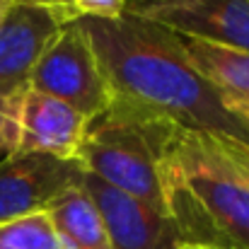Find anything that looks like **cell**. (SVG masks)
<instances>
[{
	"label": "cell",
	"instance_id": "obj_1",
	"mask_svg": "<svg viewBox=\"0 0 249 249\" xmlns=\"http://www.w3.org/2000/svg\"><path fill=\"white\" fill-rule=\"evenodd\" d=\"M80 22L109 87V107L249 143V128L194 71L179 34L128 12L114 19L80 17Z\"/></svg>",
	"mask_w": 249,
	"mask_h": 249
},
{
	"label": "cell",
	"instance_id": "obj_2",
	"mask_svg": "<svg viewBox=\"0 0 249 249\" xmlns=\"http://www.w3.org/2000/svg\"><path fill=\"white\" fill-rule=\"evenodd\" d=\"M160 181L165 211L186 245L249 249V186L208 133L174 126L160 155Z\"/></svg>",
	"mask_w": 249,
	"mask_h": 249
},
{
	"label": "cell",
	"instance_id": "obj_3",
	"mask_svg": "<svg viewBox=\"0 0 249 249\" xmlns=\"http://www.w3.org/2000/svg\"><path fill=\"white\" fill-rule=\"evenodd\" d=\"M172 128V124L160 119L124 107H107V111L89 124L75 160L83 172L104 184L165 211L160 155Z\"/></svg>",
	"mask_w": 249,
	"mask_h": 249
},
{
	"label": "cell",
	"instance_id": "obj_4",
	"mask_svg": "<svg viewBox=\"0 0 249 249\" xmlns=\"http://www.w3.org/2000/svg\"><path fill=\"white\" fill-rule=\"evenodd\" d=\"M29 87L71 104L92 124L109 107V87L80 17L63 22L41 51Z\"/></svg>",
	"mask_w": 249,
	"mask_h": 249
},
{
	"label": "cell",
	"instance_id": "obj_5",
	"mask_svg": "<svg viewBox=\"0 0 249 249\" xmlns=\"http://www.w3.org/2000/svg\"><path fill=\"white\" fill-rule=\"evenodd\" d=\"M126 12L179 36L249 53V0H126Z\"/></svg>",
	"mask_w": 249,
	"mask_h": 249
},
{
	"label": "cell",
	"instance_id": "obj_6",
	"mask_svg": "<svg viewBox=\"0 0 249 249\" xmlns=\"http://www.w3.org/2000/svg\"><path fill=\"white\" fill-rule=\"evenodd\" d=\"M80 186L99 211L109 249H179L184 237L165 211L83 172Z\"/></svg>",
	"mask_w": 249,
	"mask_h": 249
},
{
	"label": "cell",
	"instance_id": "obj_7",
	"mask_svg": "<svg viewBox=\"0 0 249 249\" xmlns=\"http://www.w3.org/2000/svg\"><path fill=\"white\" fill-rule=\"evenodd\" d=\"M78 160H61L41 153H7L0 160V223L44 211L63 189L78 184Z\"/></svg>",
	"mask_w": 249,
	"mask_h": 249
},
{
	"label": "cell",
	"instance_id": "obj_8",
	"mask_svg": "<svg viewBox=\"0 0 249 249\" xmlns=\"http://www.w3.org/2000/svg\"><path fill=\"white\" fill-rule=\"evenodd\" d=\"M71 19L75 17L61 10L32 0H12L0 22V97H12L29 87L32 71L49 39Z\"/></svg>",
	"mask_w": 249,
	"mask_h": 249
},
{
	"label": "cell",
	"instance_id": "obj_9",
	"mask_svg": "<svg viewBox=\"0 0 249 249\" xmlns=\"http://www.w3.org/2000/svg\"><path fill=\"white\" fill-rule=\"evenodd\" d=\"M89 121L71 104L27 87L19 97L17 150L75 160Z\"/></svg>",
	"mask_w": 249,
	"mask_h": 249
},
{
	"label": "cell",
	"instance_id": "obj_10",
	"mask_svg": "<svg viewBox=\"0 0 249 249\" xmlns=\"http://www.w3.org/2000/svg\"><path fill=\"white\" fill-rule=\"evenodd\" d=\"M61 249H109L97 206L78 184L63 189L44 208Z\"/></svg>",
	"mask_w": 249,
	"mask_h": 249
},
{
	"label": "cell",
	"instance_id": "obj_11",
	"mask_svg": "<svg viewBox=\"0 0 249 249\" xmlns=\"http://www.w3.org/2000/svg\"><path fill=\"white\" fill-rule=\"evenodd\" d=\"M181 49L194 71L223 97H249V53L181 36Z\"/></svg>",
	"mask_w": 249,
	"mask_h": 249
},
{
	"label": "cell",
	"instance_id": "obj_12",
	"mask_svg": "<svg viewBox=\"0 0 249 249\" xmlns=\"http://www.w3.org/2000/svg\"><path fill=\"white\" fill-rule=\"evenodd\" d=\"M0 249H58L51 220L44 211L0 223Z\"/></svg>",
	"mask_w": 249,
	"mask_h": 249
},
{
	"label": "cell",
	"instance_id": "obj_13",
	"mask_svg": "<svg viewBox=\"0 0 249 249\" xmlns=\"http://www.w3.org/2000/svg\"><path fill=\"white\" fill-rule=\"evenodd\" d=\"M19 94L0 97V153H15L19 138Z\"/></svg>",
	"mask_w": 249,
	"mask_h": 249
},
{
	"label": "cell",
	"instance_id": "obj_14",
	"mask_svg": "<svg viewBox=\"0 0 249 249\" xmlns=\"http://www.w3.org/2000/svg\"><path fill=\"white\" fill-rule=\"evenodd\" d=\"M215 150L225 158V162L235 169V174L249 186V143L228 138V136H208Z\"/></svg>",
	"mask_w": 249,
	"mask_h": 249
},
{
	"label": "cell",
	"instance_id": "obj_15",
	"mask_svg": "<svg viewBox=\"0 0 249 249\" xmlns=\"http://www.w3.org/2000/svg\"><path fill=\"white\" fill-rule=\"evenodd\" d=\"M75 17L114 19L126 12V0H71Z\"/></svg>",
	"mask_w": 249,
	"mask_h": 249
},
{
	"label": "cell",
	"instance_id": "obj_16",
	"mask_svg": "<svg viewBox=\"0 0 249 249\" xmlns=\"http://www.w3.org/2000/svg\"><path fill=\"white\" fill-rule=\"evenodd\" d=\"M225 109L249 128V97H223Z\"/></svg>",
	"mask_w": 249,
	"mask_h": 249
},
{
	"label": "cell",
	"instance_id": "obj_17",
	"mask_svg": "<svg viewBox=\"0 0 249 249\" xmlns=\"http://www.w3.org/2000/svg\"><path fill=\"white\" fill-rule=\"evenodd\" d=\"M32 2H39V5H46V7H53V10H61V12H66V15L75 17L71 0H32Z\"/></svg>",
	"mask_w": 249,
	"mask_h": 249
},
{
	"label": "cell",
	"instance_id": "obj_18",
	"mask_svg": "<svg viewBox=\"0 0 249 249\" xmlns=\"http://www.w3.org/2000/svg\"><path fill=\"white\" fill-rule=\"evenodd\" d=\"M10 5H12V0H0V22H2V17L7 15V10H10Z\"/></svg>",
	"mask_w": 249,
	"mask_h": 249
},
{
	"label": "cell",
	"instance_id": "obj_19",
	"mask_svg": "<svg viewBox=\"0 0 249 249\" xmlns=\"http://www.w3.org/2000/svg\"><path fill=\"white\" fill-rule=\"evenodd\" d=\"M179 249H208V247H201V245H184V247Z\"/></svg>",
	"mask_w": 249,
	"mask_h": 249
},
{
	"label": "cell",
	"instance_id": "obj_20",
	"mask_svg": "<svg viewBox=\"0 0 249 249\" xmlns=\"http://www.w3.org/2000/svg\"><path fill=\"white\" fill-rule=\"evenodd\" d=\"M58 249H61V247H58Z\"/></svg>",
	"mask_w": 249,
	"mask_h": 249
}]
</instances>
